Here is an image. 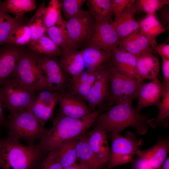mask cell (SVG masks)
Returning a JSON list of instances; mask_svg holds the SVG:
<instances>
[{"label":"cell","instance_id":"6da1fadb","mask_svg":"<svg viewBox=\"0 0 169 169\" xmlns=\"http://www.w3.org/2000/svg\"><path fill=\"white\" fill-rule=\"evenodd\" d=\"M108 109L106 106L99 107L90 115L80 119L71 118L60 113L53 119L52 127L47 130L38 145L46 154L65 141L79 139L97 117Z\"/></svg>","mask_w":169,"mask_h":169},{"label":"cell","instance_id":"7a4b0ae2","mask_svg":"<svg viewBox=\"0 0 169 169\" xmlns=\"http://www.w3.org/2000/svg\"><path fill=\"white\" fill-rule=\"evenodd\" d=\"M152 119L142 114L133 106L132 101H123L100 114L95 121L98 126L107 132L120 133L128 127L134 128L137 133L146 134Z\"/></svg>","mask_w":169,"mask_h":169},{"label":"cell","instance_id":"3957f363","mask_svg":"<svg viewBox=\"0 0 169 169\" xmlns=\"http://www.w3.org/2000/svg\"><path fill=\"white\" fill-rule=\"evenodd\" d=\"M2 144L1 169H31L45 155L38 144L25 146L9 136Z\"/></svg>","mask_w":169,"mask_h":169},{"label":"cell","instance_id":"277c9868","mask_svg":"<svg viewBox=\"0 0 169 169\" xmlns=\"http://www.w3.org/2000/svg\"><path fill=\"white\" fill-rule=\"evenodd\" d=\"M38 55L28 48L22 47L11 78L17 79L26 87L35 91L45 90L55 92L38 65Z\"/></svg>","mask_w":169,"mask_h":169},{"label":"cell","instance_id":"5b68a950","mask_svg":"<svg viewBox=\"0 0 169 169\" xmlns=\"http://www.w3.org/2000/svg\"><path fill=\"white\" fill-rule=\"evenodd\" d=\"M110 96L107 105L110 106L123 101L137 99L139 90L146 82L144 79L131 77L112 64L106 63Z\"/></svg>","mask_w":169,"mask_h":169},{"label":"cell","instance_id":"8992f818","mask_svg":"<svg viewBox=\"0 0 169 169\" xmlns=\"http://www.w3.org/2000/svg\"><path fill=\"white\" fill-rule=\"evenodd\" d=\"M4 125L8 136L25 140L30 146L34 145L35 141L40 139L47 130L28 108L10 113Z\"/></svg>","mask_w":169,"mask_h":169},{"label":"cell","instance_id":"52a82bcc","mask_svg":"<svg viewBox=\"0 0 169 169\" xmlns=\"http://www.w3.org/2000/svg\"><path fill=\"white\" fill-rule=\"evenodd\" d=\"M108 136L111 142L109 161L107 164L110 169L130 161L144 143L142 138L137 137L129 131H126L124 136L114 132H109Z\"/></svg>","mask_w":169,"mask_h":169},{"label":"cell","instance_id":"ba28073f","mask_svg":"<svg viewBox=\"0 0 169 169\" xmlns=\"http://www.w3.org/2000/svg\"><path fill=\"white\" fill-rule=\"evenodd\" d=\"M35 91L24 85L14 78L7 79L0 87V98L4 107L10 113L26 108L35 98Z\"/></svg>","mask_w":169,"mask_h":169},{"label":"cell","instance_id":"9c48e42d","mask_svg":"<svg viewBox=\"0 0 169 169\" xmlns=\"http://www.w3.org/2000/svg\"><path fill=\"white\" fill-rule=\"evenodd\" d=\"M94 21L88 11L81 10L66 21L67 48L78 50L89 41L92 35Z\"/></svg>","mask_w":169,"mask_h":169},{"label":"cell","instance_id":"30bf717a","mask_svg":"<svg viewBox=\"0 0 169 169\" xmlns=\"http://www.w3.org/2000/svg\"><path fill=\"white\" fill-rule=\"evenodd\" d=\"M37 60L39 67L55 92L65 91L71 78L63 69L57 57L38 55Z\"/></svg>","mask_w":169,"mask_h":169},{"label":"cell","instance_id":"8fae6325","mask_svg":"<svg viewBox=\"0 0 169 169\" xmlns=\"http://www.w3.org/2000/svg\"><path fill=\"white\" fill-rule=\"evenodd\" d=\"M119 43L118 36L110 23L105 21H94L92 35L84 46L111 51L117 48Z\"/></svg>","mask_w":169,"mask_h":169},{"label":"cell","instance_id":"7c38bea8","mask_svg":"<svg viewBox=\"0 0 169 169\" xmlns=\"http://www.w3.org/2000/svg\"><path fill=\"white\" fill-rule=\"evenodd\" d=\"M106 63L99 68L96 79L86 99L89 107L93 111L96 110V107L98 108L107 105L105 102H107L110 98Z\"/></svg>","mask_w":169,"mask_h":169},{"label":"cell","instance_id":"4fadbf2b","mask_svg":"<svg viewBox=\"0 0 169 169\" xmlns=\"http://www.w3.org/2000/svg\"><path fill=\"white\" fill-rule=\"evenodd\" d=\"M57 103V92L47 90L35 98L28 109L44 127L45 124L52 118Z\"/></svg>","mask_w":169,"mask_h":169},{"label":"cell","instance_id":"5bb4252c","mask_svg":"<svg viewBox=\"0 0 169 169\" xmlns=\"http://www.w3.org/2000/svg\"><path fill=\"white\" fill-rule=\"evenodd\" d=\"M56 92L60 113L62 115L73 118L80 119L94 112L84 101L77 96L66 91Z\"/></svg>","mask_w":169,"mask_h":169},{"label":"cell","instance_id":"9a60e30c","mask_svg":"<svg viewBox=\"0 0 169 169\" xmlns=\"http://www.w3.org/2000/svg\"><path fill=\"white\" fill-rule=\"evenodd\" d=\"M107 132L96 126L87 135L88 143L99 164L105 167L109 159L110 150Z\"/></svg>","mask_w":169,"mask_h":169},{"label":"cell","instance_id":"2e32d148","mask_svg":"<svg viewBox=\"0 0 169 169\" xmlns=\"http://www.w3.org/2000/svg\"><path fill=\"white\" fill-rule=\"evenodd\" d=\"M164 91L162 83L158 79L145 83L139 90L138 100L136 109L140 112L142 109L148 106L156 105L158 107Z\"/></svg>","mask_w":169,"mask_h":169},{"label":"cell","instance_id":"e0dca14e","mask_svg":"<svg viewBox=\"0 0 169 169\" xmlns=\"http://www.w3.org/2000/svg\"><path fill=\"white\" fill-rule=\"evenodd\" d=\"M22 47L6 43L0 48V87L11 77Z\"/></svg>","mask_w":169,"mask_h":169},{"label":"cell","instance_id":"ac0fdd59","mask_svg":"<svg viewBox=\"0 0 169 169\" xmlns=\"http://www.w3.org/2000/svg\"><path fill=\"white\" fill-rule=\"evenodd\" d=\"M117 49L136 56L146 53L154 54L155 53L140 28L120 41Z\"/></svg>","mask_w":169,"mask_h":169},{"label":"cell","instance_id":"d6986e66","mask_svg":"<svg viewBox=\"0 0 169 169\" xmlns=\"http://www.w3.org/2000/svg\"><path fill=\"white\" fill-rule=\"evenodd\" d=\"M169 136L160 139L151 148L138 150L136 155L147 162L152 169H158L167 158L169 151Z\"/></svg>","mask_w":169,"mask_h":169},{"label":"cell","instance_id":"ffe728a7","mask_svg":"<svg viewBox=\"0 0 169 169\" xmlns=\"http://www.w3.org/2000/svg\"><path fill=\"white\" fill-rule=\"evenodd\" d=\"M136 56L128 52L119 50L117 48L112 51L110 59L112 64L128 76L142 79L136 68Z\"/></svg>","mask_w":169,"mask_h":169},{"label":"cell","instance_id":"44dd1931","mask_svg":"<svg viewBox=\"0 0 169 169\" xmlns=\"http://www.w3.org/2000/svg\"><path fill=\"white\" fill-rule=\"evenodd\" d=\"M59 59L64 70L72 77L84 71L85 66L81 51L67 49L63 51Z\"/></svg>","mask_w":169,"mask_h":169},{"label":"cell","instance_id":"7402d4cb","mask_svg":"<svg viewBox=\"0 0 169 169\" xmlns=\"http://www.w3.org/2000/svg\"><path fill=\"white\" fill-rule=\"evenodd\" d=\"M130 8L125 10L110 23L119 38L120 42L140 28L139 22Z\"/></svg>","mask_w":169,"mask_h":169},{"label":"cell","instance_id":"603a6c76","mask_svg":"<svg viewBox=\"0 0 169 169\" xmlns=\"http://www.w3.org/2000/svg\"><path fill=\"white\" fill-rule=\"evenodd\" d=\"M136 68L142 79H158L160 63L158 58L154 54L146 53L137 56Z\"/></svg>","mask_w":169,"mask_h":169},{"label":"cell","instance_id":"cb8c5ba5","mask_svg":"<svg viewBox=\"0 0 169 169\" xmlns=\"http://www.w3.org/2000/svg\"><path fill=\"white\" fill-rule=\"evenodd\" d=\"M139 22L141 30L153 49L158 44L156 37L166 29L159 22L156 12L147 13Z\"/></svg>","mask_w":169,"mask_h":169},{"label":"cell","instance_id":"d4e9b609","mask_svg":"<svg viewBox=\"0 0 169 169\" xmlns=\"http://www.w3.org/2000/svg\"><path fill=\"white\" fill-rule=\"evenodd\" d=\"M80 51L85 67L88 69H95L105 64L110 59L112 51L88 46H84Z\"/></svg>","mask_w":169,"mask_h":169},{"label":"cell","instance_id":"484cf974","mask_svg":"<svg viewBox=\"0 0 169 169\" xmlns=\"http://www.w3.org/2000/svg\"><path fill=\"white\" fill-rule=\"evenodd\" d=\"M86 2L88 12L94 21L112 23L113 0H88Z\"/></svg>","mask_w":169,"mask_h":169},{"label":"cell","instance_id":"4316f807","mask_svg":"<svg viewBox=\"0 0 169 169\" xmlns=\"http://www.w3.org/2000/svg\"><path fill=\"white\" fill-rule=\"evenodd\" d=\"M77 159L90 169H104L97 161L88 141L86 133L79 139L76 145Z\"/></svg>","mask_w":169,"mask_h":169},{"label":"cell","instance_id":"83f0119b","mask_svg":"<svg viewBox=\"0 0 169 169\" xmlns=\"http://www.w3.org/2000/svg\"><path fill=\"white\" fill-rule=\"evenodd\" d=\"M28 48L38 55L57 57L63 51L49 37L45 34L27 45Z\"/></svg>","mask_w":169,"mask_h":169},{"label":"cell","instance_id":"f1b7e54d","mask_svg":"<svg viewBox=\"0 0 169 169\" xmlns=\"http://www.w3.org/2000/svg\"><path fill=\"white\" fill-rule=\"evenodd\" d=\"M0 0V42L1 45L6 44L11 31L16 27L28 23L23 17L17 18L10 15L5 11Z\"/></svg>","mask_w":169,"mask_h":169},{"label":"cell","instance_id":"f546056e","mask_svg":"<svg viewBox=\"0 0 169 169\" xmlns=\"http://www.w3.org/2000/svg\"><path fill=\"white\" fill-rule=\"evenodd\" d=\"M2 6L5 12L12 13L17 18L23 17L25 13L37 8L35 0H5L2 1Z\"/></svg>","mask_w":169,"mask_h":169},{"label":"cell","instance_id":"4dcf8cb0","mask_svg":"<svg viewBox=\"0 0 169 169\" xmlns=\"http://www.w3.org/2000/svg\"><path fill=\"white\" fill-rule=\"evenodd\" d=\"M45 7V3H42L27 24L31 33L30 42L36 40L46 33L44 19Z\"/></svg>","mask_w":169,"mask_h":169},{"label":"cell","instance_id":"1f68e13d","mask_svg":"<svg viewBox=\"0 0 169 169\" xmlns=\"http://www.w3.org/2000/svg\"><path fill=\"white\" fill-rule=\"evenodd\" d=\"M78 140L73 139L65 141L56 148L63 168L76 162L77 159L76 145Z\"/></svg>","mask_w":169,"mask_h":169},{"label":"cell","instance_id":"d6a6232c","mask_svg":"<svg viewBox=\"0 0 169 169\" xmlns=\"http://www.w3.org/2000/svg\"><path fill=\"white\" fill-rule=\"evenodd\" d=\"M60 1L51 0L46 7L44 13V23L48 28L57 24L66 22L61 14Z\"/></svg>","mask_w":169,"mask_h":169},{"label":"cell","instance_id":"836d02e7","mask_svg":"<svg viewBox=\"0 0 169 169\" xmlns=\"http://www.w3.org/2000/svg\"><path fill=\"white\" fill-rule=\"evenodd\" d=\"M157 116L152 119L149 123V126L153 128L160 126L167 127L168 126L169 117V89H165L160 103Z\"/></svg>","mask_w":169,"mask_h":169},{"label":"cell","instance_id":"e575fe53","mask_svg":"<svg viewBox=\"0 0 169 169\" xmlns=\"http://www.w3.org/2000/svg\"><path fill=\"white\" fill-rule=\"evenodd\" d=\"M31 39L30 32L26 24L17 26L12 29L8 35L6 43L16 47H23L27 45Z\"/></svg>","mask_w":169,"mask_h":169},{"label":"cell","instance_id":"d590c367","mask_svg":"<svg viewBox=\"0 0 169 169\" xmlns=\"http://www.w3.org/2000/svg\"><path fill=\"white\" fill-rule=\"evenodd\" d=\"M167 0H136L130 8L135 14L156 12L164 5H169Z\"/></svg>","mask_w":169,"mask_h":169},{"label":"cell","instance_id":"8d00e7d4","mask_svg":"<svg viewBox=\"0 0 169 169\" xmlns=\"http://www.w3.org/2000/svg\"><path fill=\"white\" fill-rule=\"evenodd\" d=\"M65 22L48 28L46 33L63 51L67 48L68 36Z\"/></svg>","mask_w":169,"mask_h":169},{"label":"cell","instance_id":"74e56055","mask_svg":"<svg viewBox=\"0 0 169 169\" xmlns=\"http://www.w3.org/2000/svg\"><path fill=\"white\" fill-rule=\"evenodd\" d=\"M99 68L86 81L77 84L68 85L66 91L86 101L89 92L97 77Z\"/></svg>","mask_w":169,"mask_h":169},{"label":"cell","instance_id":"f35d334b","mask_svg":"<svg viewBox=\"0 0 169 169\" xmlns=\"http://www.w3.org/2000/svg\"><path fill=\"white\" fill-rule=\"evenodd\" d=\"M86 1V0L60 1L61 10L67 21L82 10L83 5Z\"/></svg>","mask_w":169,"mask_h":169},{"label":"cell","instance_id":"ab89813d","mask_svg":"<svg viewBox=\"0 0 169 169\" xmlns=\"http://www.w3.org/2000/svg\"><path fill=\"white\" fill-rule=\"evenodd\" d=\"M39 169H63L56 148L49 151L39 163Z\"/></svg>","mask_w":169,"mask_h":169},{"label":"cell","instance_id":"60d3db41","mask_svg":"<svg viewBox=\"0 0 169 169\" xmlns=\"http://www.w3.org/2000/svg\"><path fill=\"white\" fill-rule=\"evenodd\" d=\"M135 1L134 0H113L115 19L117 18L126 8H130Z\"/></svg>","mask_w":169,"mask_h":169},{"label":"cell","instance_id":"b9f144b4","mask_svg":"<svg viewBox=\"0 0 169 169\" xmlns=\"http://www.w3.org/2000/svg\"><path fill=\"white\" fill-rule=\"evenodd\" d=\"M97 69H88L77 75L72 77L68 85L77 84L86 81Z\"/></svg>","mask_w":169,"mask_h":169},{"label":"cell","instance_id":"7bdbcfd3","mask_svg":"<svg viewBox=\"0 0 169 169\" xmlns=\"http://www.w3.org/2000/svg\"><path fill=\"white\" fill-rule=\"evenodd\" d=\"M158 20L166 30L169 29V7L164 5L158 11Z\"/></svg>","mask_w":169,"mask_h":169},{"label":"cell","instance_id":"ee69618b","mask_svg":"<svg viewBox=\"0 0 169 169\" xmlns=\"http://www.w3.org/2000/svg\"><path fill=\"white\" fill-rule=\"evenodd\" d=\"M162 70L163 82L162 83L165 89H169V59H162Z\"/></svg>","mask_w":169,"mask_h":169},{"label":"cell","instance_id":"f6af8a7d","mask_svg":"<svg viewBox=\"0 0 169 169\" xmlns=\"http://www.w3.org/2000/svg\"><path fill=\"white\" fill-rule=\"evenodd\" d=\"M155 52L159 54L162 59H169V44L166 43L157 45L153 49Z\"/></svg>","mask_w":169,"mask_h":169},{"label":"cell","instance_id":"bcb514c9","mask_svg":"<svg viewBox=\"0 0 169 169\" xmlns=\"http://www.w3.org/2000/svg\"><path fill=\"white\" fill-rule=\"evenodd\" d=\"M135 169H152L146 160L139 157L135 162Z\"/></svg>","mask_w":169,"mask_h":169},{"label":"cell","instance_id":"7dc6e473","mask_svg":"<svg viewBox=\"0 0 169 169\" xmlns=\"http://www.w3.org/2000/svg\"><path fill=\"white\" fill-rule=\"evenodd\" d=\"M63 169H90L87 166L80 163H77L76 162L72 165Z\"/></svg>","mask_w":169,"mask_h":169},{"label":"cell","instance_id":"c3c4849f","mask_svg":"<svg viewBox=\"0 0 169 169\" xmlns=\"http://www.w3.org/2000/svg\"><path fill=\"white\" fill-rule=\"evenodd\" d=\"M3 104L0 98V126L4 125L6 120L4 117L3 113Z\"/></svg>","mask_w":169,"mask_h":169},{"label":"cell","instance_id":"681fc988","mask_svg":"<svg viewBox=\"0 0 169 169\" xmlns=\"http://www.w3.org/2000/svg\"><path fill=\"white\" fill-rule=\"evenodd\" d=\"M158 169H169V158L167 157L161 166Z\"/></svg>","mask_w":169,"mask_h":169},{"label":"cell","instance_id":"f907efd6","mask_svg":"<svg viewBox=\"0 0 169 169\" xmlns=\"http://www.w3.org/2000/svg\"><path fill=\"white\" fill-rule=\"evenodd\" d=\"M2 154V140L0 139V162L1 160Z\"/></svg>","mask_w":169,"mask_h":169},{"label":"cell","instance_id":"816d5d0a","mask_svg":"<svg viewBox=\"0 0 169 169\" xmlns=\"http://www.w3.org/2000/svg\"><path fill=\"white\" fill-rule=\"evenodd\" d=\"M1 46V43H0V46Z\"/></svg>","mask_w":169,"mask_h":169},{"label":"cell","instance_id":"f5cc1de1","mask_svg":"<svg viewBox=\"0 0 169 169\" xmlns=\"http://www.w3.org/2000/svg\"></svg>","mask_w":169,"mask_h":169}]
</instances>
